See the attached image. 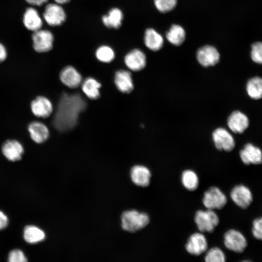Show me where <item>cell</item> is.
Listing matches in <instances>:
<instances>
[{"mask_svg":"<svg viewBox=\"0 0 262 262\" xmlns=\"http://www.w3.org/2000/svg\"><path fill=\"white\" fill-rule=\"evenodd\" d=\"M86 106L85 101L80 94H63L54 116L53 126L61 131L72 129L77 123L80 114Z\"/></svg>","mask_w":262,"mask_h":262,"instance_id":"cell-1","label":"cell"},{"mask_svg":"<svg viewBox=\"0 0 262 262\" xmlns=\"http://www.w3.org/2000/svg\"><path fill=\"white\" fill-rule=\"evenodd\" d=\"M252 233L256 239L262 241V217L257 218L253 221Z\"/></svg>","mask_w":262,"mask_h":262,"instance_id":"cell-33","label":"cell"},{"mask_svg":"<svg viewBox=\"0 0 262 262\" xmlns=\"http://www.w3.org/2000/svg\"><path fill=\"white\" fill-rule=\"evenodd\" d=\"M114 83L117 89L124 94H129L134 89L131 72L124 69L116 71L114 77Z\"/></svg>","mask_w":262,"mask_h":262,"instance_id":"cell-19","label":"cell"},{"mask_svg":"<svg viewBox=\"0 0 262 262\" xmlns=\"http://www.w3.org/2000/svg\"><path fill=\"white\" fill-rule=\"evenodd\" d=\"M8 261L9 262H25L27 259L21 250L14 249L9 253Z\"/></svg>","mask_w":262,"mask_h":262,"instance_id":"cell-34","label":"cell"},{"mask_svg":"<svg viewBox=\"0 0 262 262\" xmlns=\"http://www.w3.org/2000/svg\"><path fill=\"white\" fill-rule=\"evenodd\" d=\"M55 3L63 5L64 4H66L70 1V0H53Z\"/></svg>","mask_w":262,"mask_h":262,"instance_id":"cell-38","label":"cell"},{"mask_svg":"<svg viewBox=\"0 0 262 262\" xmlns=\"http://www.w3.org/2000/svg\"><path fill=\"white\" fill-rule=\"evenodd\" d=\"M168 41L176 46L181 45L185 38V32L183 28L179 25L174 24L166 34Z\"/></svg>","mask_w":262,"mask_h":262,"instance_id":"cell-27","label":"cell"},{"mask_svg":"<svg viewBox=\"0 0 262 262\" xmlns=\"http://www.w3.org/2000/svg\"><path fill=\"white\" fill-rule=\"evenodd\" d=\"M46 22L52 27L59 26L63 24L66 18V14L61 5L56 3L47 4L43 14Z\"/></svg>","mask_w":262,"mask_h":262,"instance_id":"cell-5","label":"cell"},{"mask_svg":"<svg viewBox=\"0 0 262 262\" xmlns=\"http://www.w3.org/2000/svg\"><path fill=\"white\" fill-rule=\"evenodd\" d=\"M227 125L233 132L241 134L249 127V120L245 114L239 110H235L228 117Z\"/></svg>","mask_w":262,"mask_h":262,"instance_id":"cell-13","label":"cell"},{"mask_svg":"<svg viewBox=\"0 0 262 262\" xmlns=\"http://www.w3.org/2000/svg\"><path fill=\"white\" fill-rule=\"evenodd\" d=\"M23 22L25 27L33 32L41 29L43 20L37 11L33 8H28L24 12Z\"/></svg>","mask_w":262,"mask_h":262,"instance_id":"cell-21","label":"cell"},{"mask_svg":"<svg viewBox=\"0 0 262 262\" xmlns=\"http://www.w3.org/2000/svg\"><path fill=\"white\" fill-rule=\"evenodd\" d=\"M194 220L198 229L202 232H212L219 222L217 214L209 209L197 211Z\"/></svg>","mask_w":262,"mask_h":262,"instance_id":"cell-3","label":"cell"},{"mask_svg":"<svg viewBox=\"0 0 262 262\" xmlns=\"http://www.w3.org/2000/svg\"><path fill=\"white\" fill-rule=\"evenodd\" d=\"M202 202L207 209H221L227 204V198L219 188L213 186L204 193Z\"/></svg>","mask_w":262,"mask_h":262,"instance_id":"cell-6","label":"cell"},{"mask_svg":"<svg viewBox=\"0 0 262 262\" xmlns=\"http://www.w3.org/2000/svg\"><path fill=\"white\" fill-rule=\"evenodd\" d=\"M123 17L122 10L118 8L114 7L102 16L101 21L107 28L117 29L121 27Z\"/></svg>","mask_w":262,"mask_h":262,"instance_id":"cell-22","label":"cell"},{"mask_svg":"<svg viewBox=\"0 0 262 262\" xmlns=\"http://www.w3.org/2000/svg\"><path fill=\"white\" fill-rule=\"evenodd\" d=\"M24 149L22 144L16 139H7L1 146V152L9 161L15 162L22 158Z\"/></svg>","mask_w":262,"mask_h":262,"instance_id":"cell-14","label":"cell"},{"mask_svg":"<svg viewBox=\"0 0 262 262\" xmlns=\"http://www.w3.org/2000/svg\"><path fill=\"white\" fill-rule=\"evenodd\" d=\"M151 176V173L148 168L143 165H134L131 170L132 181L139 186H147L150 183Z\"/></svg>","mask_w":262,"mask_h":262,"instance_id":"cell-20","label":"cell"},{"mask_svg":"<svg viewBox=\"0 0 262 262\" xmlns=\"http://www.w3.org/2000/svg\"><path fill=\"white\" fill-rule=\"evenodd\" d=\"M144 43L149 49L157 51L162 48L164 39L162 36L155 30L148 28L145 32Z\"/></svg>","mask_w":262,"mask_h":262,"instance_id":"cell-24","label":"cell"},{"mask_svg":"<svg viewBox=\"0 0 262 262\" xmlns=\"http://www.w3.org/2000/svg\"><path fill=\"white\" fill-rule=\"evenodd\" d=\"M23 237L26 242L35 244L43 241L45 238V234L39 228L35 226L28 225L24 229Z\"/></svg>","mask_w":262,"mask_h":262,"instance_id":"cell-26","label":"cell"},{"mask_svg":"<svg viewBox=\"0 0 262 262\" xmlns=\"http://www.w3.org/2000/svg\"><path fill=\"white\" fill-rule=\"evenodd\" d=\"M239 155L241 161L246 165L262 163V151L252 143L245 144L240 151Z\"/></svg>","mask_w":262,"mask_h":262,"instance_id":"cell-15","label":"cell"},{"mask_svg":"<svg viewBox=\"0 0 262 262\" xmlns=\"http://www.w3.org/2000/svg\"><path fill=\"white\" fill-rule=\"evenodd\" d=\"M32 114L36 117L46 118L50 116L53 112L51 101L46 97L38 96L30 103Z\"/></svg>","mask_w":262,"mask_h":262,"instance_id":"cell-8","label":"cell"},{"mask_svg":"<svg viewBox=\"0 0 262 262\" xmlns=\"http://www.w3.org/2000/svg\"><path fill=\"white\" fill-rule=\"evenodd\" d=\"M196 58L198 63L204 67L213 66L219 62L220 54L213 46L206 45L198 49Z\"/></svg>","mask_w":262,"mask_h":262,"instance_id":"cell-16","label":"cell"},{"mask_svg":"<svg viewBox=\"0 0 262 262\" xmlns=\"http://www.w3.org/2000/svg\"><path fill=\"white\" fill-rule=\"evenodd\" d=\"M204 259L207 262H224L226 261V257L221 249L214 247L207 252Z\"/></svg>","mask_w":262,"mask_h":262,"instance_id":"cell-30","label":"cell"},{"mask_svg":"<svg viewBox=\"0 0 262 262\" xmlns=\"http://www.w3.org/2000/svg\"><path fill=\"white\" fill-rule=\"evenodd\" d=\"M250 57L254 63L262 65V42H255L251 45Z\"/></svg>","mask_w":262,"mask_h":262,"instance_id":"cell-31","label":"cell"},{"mask_svg":"<svg viewBox=\"0 0 262 262\" xmlns=\"http://www.w3.org/2000/svg\"><path fill=\"white\" fill-rule=\"evenodd\" d=\"M95 56L99 62L109 63L112 62L115 56V52L110 46L103 45L98 47L96 50Z\"/></svg>","mask_w":262,"mask_h":262,"instance_id":"cell-29","label":"cell"},{"mask_svg":"<svg viewBox=\"0 0 262 262\" xmlns=\"http://www.w3.org/2000/svg\"><path fill=\"white\" fill-rule=\"evenodd\" d=\"M230 196L232 201L239 207L247 208L253 201V196L250 189L246 186L239 184L231 190Z\"/></svg>","mask_w":262,"mask_h":262,"instance_id":"cell-10","label":"cell"},{"mask_svg":"<svg viewBox=\"0 0 262 262\" xmlns=\"http://www.w3.org/2000/svg\"><path fill=\"white\" fill-rule=\"evenodd\" d=\"M246 90L248 97L251 99L258 100L262 98V78L254 76L248 80Z\"/></svg>","mask_w":262,"mask_h":262,"instance_id":"cell-25","label":"cell"},{"mask_svg":"<svg viewBox=\"0 0 262 262\" xmlns=\"http://www.w3.org/2000/svg\"><path fill=\"white\" fill-rule=\"evenodd\" d=\"M27 129L31 139L35 143H43L49 137L50 132L48 127L41 121L31 122L28 124Z\"/></svg>","mask_w":262,"mask_h":262,"instance_id":"cell-18","label":"cell"},{"mask_svg":"<svg viewBox=\"0 0 262 262\" xmlns=\"http://www.w3.org/2000/svg\"><path fill=\"white\" fill-rule=\"evenodd\" d=\"M7 53L5 47L0 43V63L7 58Z\"/></svg>","mask_w":262,"mask_h":262,"instance_id":"cell-36","label":"cell"},{"mask_svg":"<svg viewBox=\"0 0 262 262\" xmlns=\"http://www.w3.org/2000/svg\"><path fill=\"white\" fill-rule=\"evenodd\" d=\"M224 243L228 249L236 253L243 252L247 245L245 236L239 231L233 229L225 233Z\"/></svg>","mask_w":262,"mask_h":262,"instance_id":"cell-7","label":"cell"},{"mask_svg":"<svg viewBox=\"0 0 262 262\" xmlns=\"http://www.w3.org/2000/svg\"><path fill=\"white\" fill-rule=\"evenodd\" d=\"M101 83L93 77H88L81 84L82 90L89 99L96 100L100 96Z\"/></svg>","mask_w":262,"mask_h":262,"instance_id":"cell-23","label":"cell"},{"mask_svg":"<svg viewBox=\"0 0 262 262\" xmlns=\"http://www.w3.org/2000/svg\"><path fill=\"white\" fill-rule=\"evenodd\" d=\"M181 182L184 187L189 191L196 190L199 184L198 178L193 170L187 169L181 174Z\"/></svg>","mask_w":262,"mask_h":262,"instance_id":"cell-28","label":"cell"},{"mask_svg":"<svg viewBox=\"0 0 262 262\" xmlns=\"http://www.w3.org/2000/svg\"><path fill=\"white\" fill-rule=\"evenodd\" d=\"M33 48L39 53L47 52L53 48L54 36L49 30L40 29L32 34Z\"/></svg>","mask_w":262,"mask_h":262,"instance_id":"cell-4","label":"cell"},{"mask_svg":"<svg viewBox=\"0 0 262 262\" xmlns=\"http://www.w3.org/2000/svg\"><path fill=\"white\" fill-rule=\"evenodd\" d=\"M212 138L216 148L218 150L230 151L235 147L233 137L225 128L216 129L212 133Z\"/></svg>","mask_w":262,"mask_h":262,"instance_id":"cell-9","label":"cell"},{"mask_svg":"<svg viewBox=\"0 0 262 262\" xmlns=\"http://www.w3.org/2000/svg\"><path fill=\"white\" fill-rule=\"evenodd\" d=\"M121 221L122 227L124 230L133 232L147 226L149 222V217L146 213L130 210L122 214Z\"/></svg>","mask_w":262,"mask_h":262,"instance_id":"cell-2","label":"cell"},{"mask_svg":"<svg viewBox=\"0 0 262 262\" xmlns=\"http://www.w3.org/2000/svg\"><path fill=\"white\" fill-rule=\"evenodd\" d=\"M28 3L36 6H41L42 4L46 3L48 0H25Z\"/></svg>","mask_w":262,"mask_h":262,"instance_id":"cell-37","label":"cell"},{"mask_svg":"<svg viewBox=\"0 0 262 262\" xmlns=\"http://www.w3.org/2000/svg\"><path fill=\"white\" fill-rule=\"evenodd\" d=\"M8 224V219L6 215L0 211V230L6 228Z\"/></svg>","mask_w":262,"mask_h":262,"instance_id":"cell-35","label":"cell"},{"mask_svg":"<svg viewBox=\"0 0 262 262\" xmlns=\"http://www.w3.org/2000/svg\"><path fill=\"white\" fill-rule=\"evenodd\" d=\"M185 248L190 254L200 255L207 250L208 243L206 238L202 233H193L189 238L185 245Z\"/></svg>","mask_w":262,"mask_h":262,"instance_id":"cell-17","label":"cell"},{"mask_svg":"<svg viewBox=\"0 0 262 262\" xmlns=\"http://www.w3.org/2000/svg\"><path fill=\"white\" fill-rule=\"evenodd\" d=\"M124 63L131 71L137 72L144 69L147 59L145 53L140 49H135L129 51L125 56Z\"/></svg>","mask_w":262,"mask_h":262,"instance_id":"cell-11","label":"cell"},{"mask_svg":"<svg viewBox=\"0 0 262 262\" xmlns=\"http://www.w3.org/2000/svg\"><path fill=\"white\" fill-rule=\"evenodd\" d=\"M59 79L64 85L71 89L78 88L82 82L81 74L71 66H66L61 70Z\"/></svg>","mask_w":262,"mask_h":262,"instance_id":"cell-12","label":"cell"},{"mask_svg":"<svg viewBox=\"0 0 262 262\" xmlns=\"http://www.w3.org/2000/svg\"><path fill=\"white\" fill-rule=\"evenodd\" d=\"M156 8L162 13L173 10L176 6L177 0H154Z\"/></svg>","mask_w":262,"mask_h":262,"instance_id":"cell-32","label":"cell"}]
</instances>
